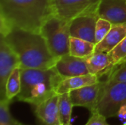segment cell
Instances as JSON below:
<instances>
[{"instance_id": "6da1fadb", "label": "cell", "mask_w": 126, "mask_h": 125, "mask_svg": "<svg viewBox=\"0 0 126 125\" xmlns=\"http://www.w3.org/2000/svg\"><path fill=\"white\" fill-rule=\"evenodd\" d=\"M53 15L54 0H0V33L14 29L40 33Z\"/></svg>"}, {"instance_id": "7a4b0ae2", "label": "cell", "mask_w": 126, "mask_h": 125, "mask_svg": "<svg viewBox=\"0 0 126 125\" xmlns=\"http://www.w3.org/2000/svg\"><path fill=\"white\" fill-rule=\"evenodd\" d=\"M1 36L18 57L21 69L54 67L58 58L52 55L41 33L14 29Z\"/></svg>"}, {"instance_id": "3957f363", "label": "cell", "mask_w": 126, "mask_h": 125, "mask_svg": "<svg viewBox=\"0 0 126 125\" xmlns=\"http://www.w3.org/2000/svg\"><path fill=\"white\" fill-rule=\"evenodd\" d=\"M21 88L18 101L36 106L57 94L56 88L63 79L55 68L21 69Z\"/></svg>"}, {"instance_id": "277c9868", "label": "cell", "mask_w": 126, "mask_h": 125, "mask_svg": "<svg viewBox=\"0 0 126 125\" xmlns=\"http://www.w3.org/2000/svg\"><path fill=\"white\" fill-rule=\"evenodd\" d=\"M69 25L70 21L53 15L41 27L40 33L56 58L69 54Z\"/></svg>"}, {"instance_id": "5b68a950", "label": "cell", "mask_w": 126, "mask_h": 125, "mask_svg": "<svg viewBox=\"0 0 126 125\" xmlns=\"http://www.w3.org/2000/svg\"><path fill=\"white\" fill-rule=\"evenodd\" d=\"M103 87L94 111L106 118L117 116L126 108V83L107 84L103 81Z\"/></svg>"}, {"instance_id": "8992f818", "label": "cell", "mask_w": 126, "mask_h": 125, "mask_svg": "<svg viewBox=\"0 0 126 125\" xmlns=\"http://www.w3.org/2000/svg\"><path fill=\"white\" fill-rule=\"evenodd\" d=\"M100 0H54L55 15L70 21L75 17L97 10Z\"/></svg>"}, {"instance_id": "52a82bcc", "label": "cell", "mask_w": 126, "mask_h": 125, "mask_svg": "<svg viewBox=\"0 0 126 125\" xmlns=\"http://www.w3.org/2000/svg\"><path fill=\"white\" fill-rule=\"evenodd\" d=\"M98 18L97 10L75 17L70 21V36L81 38L96 44L95 28Z\"/></svg>"}, {"instance_id": "ba28073f", "label": "cell", "mask_w": 126, "mask_h": 125, "mask_svg": "<svg viewBox=\"0 0 126 125\" xmlns=\"http://www.w3.org/2000/svg\"><path fill=\"white\" fill-rule=\"evenodd\" d=\"M20 67V60L15 52L0 36V95L1 99H6V85L13 69Z\"/></svg>"}, {"instance_id": "9c48e42d", "label": "cell", "mask_w": 126, "mask_h": 125, "mask_svg": "<svg viewBox=\"0 0 126 125\" xmlns=\"http://www.w3.org/2000/svg\"><path fill=\"white\" fill-rule=\"evenodd\" d=\"M103 84V81H100L96 84L84 86L69 92L74 107H84L91 113L94 112L99 100Z\"/></svg>"}, {"instance_id": "30bf717a", "label": "cell", "mask_w": 126, "mask_h": 125, "mask_svg": "<svg viewBox=\"0 0 126 125\" xmlns=\"http://www.w3.org/2000/svg\"><path fill=\"white\" fill-rule=\"evenodd\" d=\"M54 68L63 79L89 74L84 58L77 57L70 54L58 57Z\"/></svg>"}, {"instance_id": "8fae6325", "label": "cell", "mask_w": 126, "mask_h": 125, "mask_svg": "<svg viewBox=\"0 0 126 125\" xmlns=\"http://www.w3.org/2000/svg\"><path fill=\"white\" fill-rule=\"evenodd\" d=\"M97 13L113 25L126 23V0H100Z\"/></svg>"}, {"instance_id": "7c38bea8", "label": "cell", "mask_w": 126, "mask_h": 125, "mask_svg": "<svg viewBox=\"0 0 126 125\" xmlns=\"http://www.w3.org/2000/svg\"><path fill=\"white\" fill-rule=\"evenodd\" d=\"M58 94L35 106V114L43 125H61L58 112Z\"/></svg>"}, {"instance_id": "4fadbf2b", "label": "cell", "mask_w": 126, "mask_h": 125, "mask_svg": "<svg viewBox=\"0 0 126 125\" xmlns=\"http://www.w3.org/2000/svg\"><path fill=\"white\" fill-rule=\"evenodd\" d=\"M84 60L89 73L97 75L99 77L107 74L114 66L109 54L105 52H94Z\"/></svg>"}, {"instance_id": "5bb4252c", "label": "cell", "mask_w": 126, "mask_h": 125, "mask_svg": "<svg viewBox=\"0 0 126 125\" xmlns=\"http://www.w3.org/2000/svg\"><path fill=\"white\" fill-rule=\"evenodd\" d=\"M100 81V77L97 75L92 74L68 77L61 80L56 88L55 92L57 94L69 93L84 86L96 84Z\"/></svg>"}, {"instance_id": "9a60e30c", "label": "cell", "mask_w": 126, "mask_h": 125, "mask_svg": "<svg viewBox=\"0 0 126 125\" xmlns=\"http://www.w3.org/2000/svg\"><path fill=\"white\" fill-rule=\"evenodd\" d=\"M126 36V23L114 24L102 41L96 45L95 52L109 53Z\"/></svg>"}, {"instance_id": "2e32d148", "label": "cell", "mask_w": 126, "mask_h": 125, "mask_svg": "<svg viewBox=\"0 0 126 125\" xmlns=\"http://www.w3.org/2000/svg\"><path fill=\"white\" fill-rule=\"evenodd\" d=\"M95 43L81 38L70 36L69 54L72 56L86 58L95 52Z\"/></svg>"}, {"instance_id": "e0dca14e", "label": "cell", "mask_w": 126, "mask_h": 125, "mask_svg": "<svg viewBox=\"0 0 126 125\" xmlns=\"http://www.w3.org/2000/svg\"><path fill=\"white\" fill-rule=\"evenodd\" d=\"M58 112L62 125H71L72 108L74 107L69 93L58 94Z\"/></svg>"}, {"instance_id": "ac0fdd59", "label": "cell", "mask_w": 126, "mask_h": 125, "mask_svg": "<svg viewBox=\"0 0 126 125\" xmlns=\"http://www.w3.org/2000/svg\"><path fill=\"white\" fill-rule=\"evenodd\" d=\"M21 88V68H15L10 75L6 85V99L12 101L20 93Z\"/></svg>"}, {"instance_id": "d6986e66", "label": "cell", "mask_w": 126, "mask_h": 125, "mask_svg": "<svg viewBox=\"0 0 126 125\" xmlns=\"http://www.w3.org/2000/svg\"><path fill=\"white\" fill-rule=\"evenodd\" d=\"M104 81L107 84L126 83V61L114 66Z\"/></svg>"}, {"instance_id": "ffe728a7", "label": "cell", "mask_w": 126, "mask_h": 125, "mask_svg": "<svg viewBox=\"0 0 126 125\" xmlns=\"http://www.w3.org/2000/svg\"><path fill=\"white\" fill-rule=\"evenodd\" d=\"M11 101L7 99L0 101V125H22L16 120L10 113V105Z\"/></svg>"}, {"instance_id": "44dd1931", "label": "cell", "mask_w": 126, "mask_h": 125, "mask_svg": "<svg viewBox=\"0 0 126 125\" xmlns=\"http://www.w3.org/2000/svg\"><path fill=\"white\" fill-rule=\"evenodd\" d=\"M113 24L109 21L99 18L95 28V41L96 45L103 40L109 32L111 30Z\"/></svg>"}, {"instance_id": "7402d4cb", "label": "cell", "mask_w": 126, "mask_h": 125, "mask_svg": "<svg viewBox=\"0 0 126 125\" xmlns=\"http://www.w3.org/2000/svg\"><path fill=\"white\" fill-rule=\"evenodd\" d=\"M112 58L114 65L119 64L126 60V36L120 41V43L114 48L109 53Z\"/></svg>"}, {"instance_id": "603a6c76", "label": "cell", "mask_w": 126, "mask_h": 125, "mask_svg": "<svg viewBox=\"0 0 126 125\" xmlns=\"http://www.w3.org/2000/svg\"><path fill=\"white\" fill-rule=\"evenodd\" d=\"M92 113L91 117L84 125H109L106 122V117L97 111H94Z\"/></svg>"}, {"instance_id": "cb8c5ba5", "label": "cell", "mask_w": 126, "mask_h": 125, "mask_svg": "<svg viewBox=\"0 0 126 125\" xmlns=\"http://www.w3.org/2000/svg\"><path fill=\"white\" fill-rule=\"evenodd\" d=\"M22 125H23V124H22Z\"/></svg>"}, {"instance_id": "d4e9b609", "label": "cell", "mask_w": 126, "mask_h": 125, "mask_svg": "<svg viewBox=\"0 0 126 125\" xmlns=\"http://www.w3.org/2000/svg\"><path fill=\"white\" fill-rule=\"evenodd\" d=\"M126 125V124H125V125Z\"/></svg>"}, {"instance_id": "484cf974", "label": "cell", "mask_w": 126, "mask_h": 125, "mask_svg": "<svg viewBox=\"0 0 126 125\" xmlns=\"http://www.w3.org/2000/svg\"></svg>"}, {"instance_id": "4316f807", "label": "cell", "mask_w": 126, "mask_h": 125, "mask_svg": "<svg viewBox=\"0 0 126 125\" xmlns=\"http://www.w3.org/2000/svg\"></svg>"}, {"instance_id": "83f0119b", "label": "cell", "mask_w": 126, "mask_h": 125, "mask_svg": "<svg viewBox=\"0 0 126 125\" xmlns=\"http://www.w3.org/2000/svg\"></svg>"}, {"instance_id": "f1b7e54d", "label": "cell", "mask_w": 126, "mask_h": 125, "mask_svg": "<svg viewBox=\"0 0 126 125\" xmlns=\"http://www.w3.org/2000/svg\"></svg>"}, {"instance_id": "f546056e", "label": "cell", "mask_w": 126, "mask_h": 125, "mask_svg": "<svg viewBox=\"0 0 126 125\" xmlns=\"http://www.w3.org/2000/svg\"></svg>"}]
</instances>
